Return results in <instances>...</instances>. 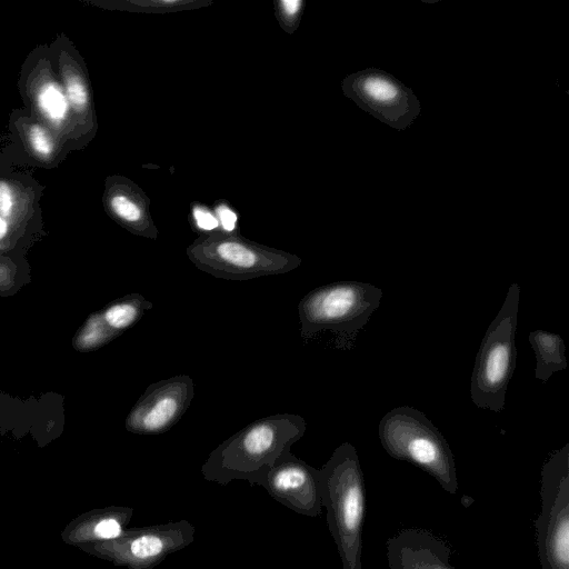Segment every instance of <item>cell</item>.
Returning a JSON list of instances; mask_svg holds the SVG:
<instances>
[{
	"mask_svg": "<svg viewBox=\"0 0 569 569\" xmlns=\"http://www.w3.org/2000/svg\"><path fill=\"white\" fill-rule=\"evenodd\" d=\"M8 228V221L3 218H0V240L3 239V237L7 234Z\"/></svg>",
	"mask_w": 569,
	"mask_h": 569,
	"instance_id": "obj_26",
	"label": "cell"
},
{
	"mask_svg": "<svg viewBox=\"0 0 569 569\" xmlns=\"http://www.w3.org/2000/svg\"><path fill=\"white\" fill-rule=\"evenodd\" d=\"M194 526L188 520L127 528L111 540L79 549L126 569H153L169 555L180 551L194 540Z\"/></svg>",
	"mask_w": 569,
	"mask_h": 569,
	"instance_id": "obj_8",
	"label": "cell"
},
{
	"mask_svg": "<svg viewBox=\"0 0 569 569\" xmlns=\"http://www.w3.org/2000/svg\"><path fill=\"white\" fill-rule=\"evenodd\" d=\"M194 396L193 380L177 375L147 387L126 419V429L136 435H160L172 428Z\"/></svg>",
	"mask_w": 569,
	"mask_h": 569,
	"instance_id": "obj_10",
	"label": "cell"
},
{
	"mask_svg": "<svg viewBox=\"0 0 569 569\" xmlns=\"http://www.w3.org/2000/svg\"><path fill=\"white\" fill-rule=\"evenodd\" d=\"M450 556L449 546L425 529L406 528L387 541L389 569H457Z\"/></svg>",
	"mask_w": 569,
	"mask_h": 569,
	"instance_id": "obj_12",
	"label": "cell"
},
{
	"mask_svg": "<svg viewBox=\"0 0 569 569\" xmlns=\"http://www.w3.org/2000/svg\"><path fill=\"white\" fill-rule=\"evenodd\" d=\"M23 138L28 149L38 160L53 161L58 153L56 134L39 121L27 122Z\"/></svg>",
	"mask_w": 569,
	"mask_h": 569,
	"instance_id": "obj_19",
	"label": "cell"
},
{
	"mask_svg": "<svg viewBox=\"0 0 569 569\" xmlns=\"http://www.w3.org/2000/svg\"><path fill=\"white\" fill-rule=\"evenodd\" d=\"M191 220L201 234L219 230L214 212L201 203L191 206Z\"/></svg>",
	"mask_w": 569,
	"mask_h": 569,
	"instance_id": "obj_23",
	"label": "cell"
},
{
	"mask_svg": "<svg viewBox=\"0 0 569 569\" xmlns=\"http://www.w3.org/2000/svg\"><path fill=\"white\" fill-rule=\"evenodd\" d=\"M382 290L359 281H338L309 291L298 305L301 336L309 339L322 330L337 336V345L349 349L358 332L378 309Z\"/></svg>",
	"mask_w": 569,
	"mask_h": 569,
	"instance_id": "obj_3",
	"label": "cell"
},
{
	"mask_svg": "<svg viewBox=\"0 0 569 569\" xmlns=\"http://www.w3.org/2000/svg\"><path fill=\"white\" fill-rule=\"evenodd\" d=\"M305 2L302 0L276 1V16L282 29L292 33L300 21Z\"/></svg>",
	"mask_w": 569,
	"mask_h": 569,
	"instance_id": "obj_22",
	"label": "cell"
},
{
	"mask_svg": "<svg viewBox=\"0 0 569 569\" xmlns=\"http://www.w3.org/2000/svg\"><path fill=\"white\" fill-rule=\"evenodd\" d=\"M529 342L536 356L535 376L542 383L547 382L557 371L567 368L563 339L546 330H535L529 333Z\"/></svg>",
	"mask_w": 569,
	"mask_h": 569,
	"instance_id": "obj_17",
	"label": "cell"
},
{
	"mask_svg": "<svg viewBox=\"0 0 569 569\" xmlns=\"http://www.w3.org/2000/svg\"><path fill=\"white\" fill-rule=\"evenodd\" d=\"M16 208V194L9 182L0 180V218L8 221Z\"/></svg>",
	"mask_w": 569,
	"mask_h": 569,
	"instance_id": "obj_25",
	"label": "cell"
},
{
	"mask_svg": "<svg viewBox=\"0 0 569 569\" xmlns=\"http://www.w3.org/2000/svg\"><path fill=\"white\" fill-rule=\"evenodd\" d=\"M60 82L67 97L68 103L76 119L86 124H96L92 98L89 81L79 62L67 54L66 51L59 56Z\"/></svg>",
	"mask_w": 569,
	"mask_h": 569,
	"instance_id": "obj_16",
	"label": "cell"
},
{
	"mask_svg": "<svg viewBox=\"0 0 569 569\" xmlns=\"http://www.w3.org/2000/svg\"><path fill=\"white\" fill-rule=\"evenodd\" d=\"M118 335L120 333L113 331L106 323L101 313H94L79 331L76 338V346L80 350L94 349L109 342Z\"/></svg>",
	"mask_w": 569,
	"mask_h": 569,
	"instance_id": "obj_20",
	"label": "cell"
},
{
	"mask_svg": "<svg viewBox=\"0 0 569 569\" xmlns=\"http://www.w3.org/2000/svg\"><path fill=\"white\" fill-rule=\"evenodd\" d=\"M342 91L358 107L383 123L403 130L420 113L412 90L383 70L368 68L346 77Z\"/></svg>",
	"mask_w": 569,
	"mask_h": 569,
	"instance_id": "obj_9",
	"label": "cell"
},
{
	"mask_svg": "<svg viewBox=\"0 0 569 569\" xmlns=\"http://www.w3.org/2000/svg\"><path fill=\"white\" fill-rule=\"evenodd\" d=\"M28 94L43 124L56 136L69 131L74 117L61 82L51 72L44 70L32 77Z\"/></svg>",
	"mask_w": 569,
	"mask_h": 569,
	"instance_id": "obj_15",
	"label": "cell"
},
{
	"mask_svg": "<svg viewBox=\"0 0 569 569\" xmlns=\"http://www.w3.org/2000/svg\"><path fill=\"white\" fill-rule=\"evenodd\" d=\"M186 252L198 269L226 280L282 274L301 264V259L293 253L220 230L200 234Z\"/></svg>",
	"mask_w": 569,
	"mask_h": 569,
	"instance_id": "obj_5",
	"label": "cell"
},
{
	"mask_svg": "<svg viewBox=\"0 0 569 569\" xmlns=\"http://www.w3.org/2000/svg\"><path fill=\"white\" fill-rule=\"evenodd\" d=\"M378 433L389 456L422 469L445 491L457 492L453 453L441 432L421 411L409 406L392 409L382 417Z\"/></svg>",
	"mask_w": 569,
	"mask_h": 569,
	"instance_id": "obj_4",
	"label": "cell"
},
{
	"mask_svg": "<svg viewBox=\"0 0 569 569\" xmlns=\"http://www.w3.org/2000/svg\"><path fill=\"white\" fill-rule=\"evenodd\" d=\"M540 498L535 528L541 569H569V443L543 463Z\"/></svg>",
	"mask_w": 569,
	"mask_h": 569,
	"instance_id": "obj_7",
	"label": "cell"
},
{
	"mask_svg": "<svg viewBox=\"0 0 569 569\" xmlns=\"http://www.w3.org/2000/svg\"><path fill=\"white\" fill-rule=\"evenodd\" d=\"M211 2L197 0H134L123 2L129 8L148 12H170L208 6Z\"/></svg>",
	"mask_w": 569,
	"mask_h": 569,
	"instance_id": "obj_21",
	"label": "cell"
},
{
	"mask_svg": "<svg viewBox=\"0 0 569 569\" xmlns=\"http://www.w3.org/2000/svg\"><path fill=\"white\" fill-rule=\"evenodd\" d=\"M152 307L153 303L142 295L132 293L109 305L101 315L113 331L121 333L138 322Z\"/></svg>",
	"mask_w": 569,
	"mask_h": 569,
	"instance_id": "obj_18",
	"label": "cell"
},
{
	"mask_svg": "<svg viewBox=\"0 0 569 569\" xmlns=\"http://www.w3.org/2000/svg\"><path fill=\"white\" fill-rule=\"evenodd\" d=\"M319 471L322 507L342 569H362L366 489L356 448L341 443Z\"/></svg>",
	"mask_w": 569,
	"mask_h": 569,
	"instance_id": "obj_2",
	"label": "cell"
},
{
	"mask_svg": "<svg viewBox=\"0 0 569 569\" xmlns=\"http://www.w3.org/2000/svg\"><path fill=\"white\" fill-rule=\"evenodd\" d=\"M520 287L513 282L490 323L476 357L470 396L479 409L503 410L509 381L516 367V332Z\"/></svg>",
	"mask_w": 569,
	"mask_h": 569,
	"instance_id": "obj_6",
	"label": "cell"
},
{
	"mask_svg": "<svg viewBox=\"0 0 569 569\" xmlns=\"http://www.w3.org/2000/svg\"><path fill=\"white\" fill-rule=\"evenodd\" d=\"M214 214L219 222V230L226 233H236L238 214L228 203L219 202L214 206Z\"/></svg>",
	"mask_w": 569,
	"mask_h": 569,
	"instance_id": "obj_24",
	"label": "cell"
},
{
	"mask_svg": "<svg viewBox=\"0 0 569 569\" xmlns=\"http://www.w3.org/2000/svg\"><path fill=\"white\" fill-rule=\"evenodd\" d=\"M104 203L110 216L130 232L149 239L158 237L149 211V199L132 181L123 177L110 179Z\"/></svg>",
	"mask_w": 569,
	"mask_h": 569,
	"instance_id": "obj_13",
	"label": "cell"
},
{
	"mask_svg": "<svg viewBox=\"0 0 569 569\" xmlns=\"http://www.w3.org/2000/svg\"><path fill=\"white\" fill-rule=\"evenodd\" d=\"M306 430V420L296 413H276L254 420L209 453L201 475L204 480L222 486L234 480L260 486L267 471Z\"/></svg>",
	"mask_w": 569,
	"mask_h": 569,
	"instance_id": "obj_1",
	"label": "cell"
},
{
	"mask_svg": "<svg viewBox=\"0 0 569 569\" xmlns=\"http://www.w3.org/2000/svg\"><path fill=\"white\" fill-rule=\"evenodd\" d=\"M269 496L296 513L318 517L322 511L320 471L287 449L260 483Z\"/></svg>",
	"mask_w": 569,
	"mask_h": 569,
	"instance_id": "obj_11",
	"label": "cell"
},
{
	"mask_svg": "<svg viewBox=\"0 0 569 569\" xmlns=\"http://www.w3.org/2000/svg\"><path fill=\"white\" fill-rule=\"evenodd\" d=\"M132 516L131 507L97 508L71 520L62 530L61 538L66 543L78 548L116 539L128 528Z\"/></svg>",
	"mask_w": 569,
	"mask_h": 569,
	"instance_id": "obj_14",
	"label": "cell"
}]
</instances>
